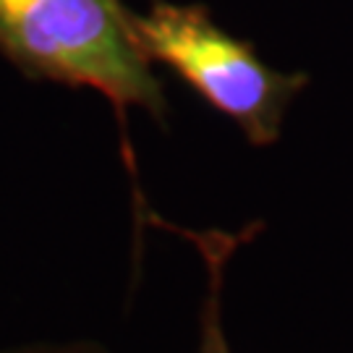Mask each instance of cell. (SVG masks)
<instances>
[{
    "instance_id": "obj_1",
    "label": "cell",
    "mask_w": 353,
    "mask_h": 353,
    "mask_svg": "<svg viewBox=\"0 0 353 353\" xmlns=\"http://www.w3.org/2000/svg\"><path fill=\"white\" fill-rule=\"evenodd\" d=\"M0 50L29 74L163 118L165 94L121 0H0Z\"/></svg>"
},
{
    "instance_id": "obj_2",
    "label": "cell",
    "mask_w": 353,
    "mask_h": 353,
    "mask_svg": "<svg viewBox=\"0 0 353 353\" xmlns=\"http://www.w3.org/2000/svg\"><path fill=\"white\" fill-rule=\"evenodd\" d=\"M131 29L150 61L170 65L214 110L236 121L252 144L280 137L299 76L280 74L230 37L196 6L157 3L147 13H131Z\"/></svg>"
},
{
    "instance_id": "obj_3",
    "label": "cell",
    "mask_w": 353,
    "mask_h": 353,
    "mask_svg": "<svg viewBox=\"0 0 353 353\" xmlns=\"http://www.w3.org/2000/svg\"><path fill=\"white\" fill-rule=\"evenodd\" d=\"M204 262H207V293L199 309V348L196 353H230L225 335V319H223V283H225V262L236 252L239 239H230L223 233L212 236H194Z\"/></svg>"
},
{
    "instance_id": "obj_4",
    "label": "cell",
    "mask_w": 353,
    "mask_h": 353,
    "mask_svg": "<svg viewBox=\"0 0 353 353\" xmlns=\"http://www.w3.org/2000/svg\"><path fill=\"white\" fill-rule=\"evenodd\" d=\"M3 353H113L105 345L92 341H76V343H34V345H19Z\"/></svg>"
}]
</instances>
